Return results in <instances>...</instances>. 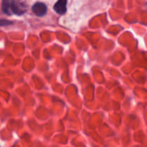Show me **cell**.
<instances>
[{
  "label": "cell",
  "mask_w": 147,
  "mask_h": 147,
  "mask_svg": "<svg viewBox=\"0 0 147 147\" xmlns=\"http://www.w3.org/2000/svg\"><path fill=\"white\" fill-rule=\"evenodd\" d=\"M11 12L17 15H22L27 11V6L19 0H11L10 1Z\"/></svg>",
  "instance_id": "cell-1"
},
{
  "label": "cell",
  "mask_w": 147,
  "mask_h": 147,
  "mask_svg": "<svg viewBox=\"0 0 147 147\" xmlns=\"http://www.w3.org/2000/svg\"><path fill=\"white\" fill-rule=\"evenodd\" d=\"M32 12L39 17H42L47 13V7L45 4L42 2H37L32 6Z\"/></svg>",
  "instance_id": "cell-2"
},
{
  "label": "cell",
  "mask_w": 147,
  "mask_h": 147,
  "mask_svg": "<svg viewBox=\"0 0 147 147\" xmlns=\"http://www.w3.org/2000/svg\"><path fill=\"white\" fill-rule=\"evenodd\" d=\"M53 8L57 14H64L67 11V0H58Z\"/></svg>",
  "instance_id": "cell-3"
},
{
  "label": "cell",
  "mask_w": 147,
  "mask_h": 147,
  "mask_svg": "<svg viewBox=\"0 0 147 147\" xmlns=\"http://www.w3.org/2000/svg\"><path fill=\"white\" fill-rule=\"evenodd\" d=\"M1 10L3 12L10 15L11 14V9H10V0H2L1 1Z\"/></svg>",
  "instance_id": "cell-4"
},
{
  "label": "cell",
  "mask_w": 147,
  "mask_h": 147,
  "mask_svg": "<svg viewBox=\"0 0 147 147\" xmlns=\"http://www.w3.org/2000/svg\"><path fill=\"white\" fill-rule=\"evenodd\" d=\"M12 24V22L9 20H4V19H0V27L1 26H7Z\"/></svg>",
  "instance_id": "cell-5"
}]
</instances>
